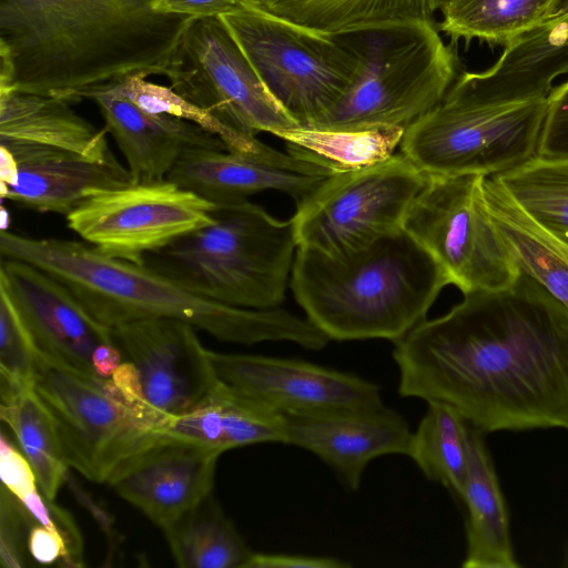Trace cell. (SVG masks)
Segmentation results:
<instances>
[{
    "label": "cell",
    "mask_w": 568,
    "mask_h": 568,
    "mask_svg": "<svg viewBox=\"0 0 568 568\" xmlns=\"http://www.w3.org/2000/svg\"><path fill=\"white\" fill-rule=\"evenodd\" d=\"M393 358L400 396L449 405L485 435L568 430V310L525 274L425 318Z\"/></svg>",
    "instance_id": "obj_1"
},
{
    "label": "cell",
    "mask_w": 568,
    "mask_h": 568,
    "mask_svg": "<svg viewBox=\"0 0 568 568\" xmlns=\"http://www.w3.org/2000/svg\"><path fill=\"white\" fill-rule=\"evenodd\" d=\"M151 1L1 0L9 91L71 103L132 77H165L195 18L154 12Z\"/></svg>",
    "instance_id": "obj_2"
},
{
    "label": "cell",
    "mask_w": 568,
    "mask_h": 568,
    "mask_svg": "<svg viewBox=\"0 0 568 568\" xmlns=\"http://www.w3.org/2000/svg\"><path fill=\"white\" fill-rule=\"evenodd\" d=\"M0 255L53 276L110 327L133 320L169 318L246 346L286 341L320 351L329 342L307 318L286 310L244 308L207 300L144 264L110 256L84 241L36 239L2 230Z\"/></svg>",
    "instance_id": "obj_3"
},
{
    "label": "cell",
    "mask_w": 568,
    "mask_h": 568,
    "mask_svg": "<svg viewBox=\"0 0 568 568\" xmlns=\"http://www.w3.org/2000/svg\"><path fill=\"white\" fill-rule=\"evenodd\" d=\"M450 278L405 229L338 254L297 246L291 288L329 341H399Z\"/></svg>",
    "instance_id": "obj_4"
},
{
    "label": "cell",
    "mask_w": 568,
    "mask_h": 568,
    "mask_svg": "<svg viewBox=\"0 0 568 568\" xmlns=\"http://www.w3.org/2000/svg\"><path fill=\"white\" fill-rule=\"evenodd\" d=\"M213 220L142 264L187 291L254 310L280 307L297 250L292 219L281 221L247 201L215 203Z\"/></svg>",
    "instance_id": "obj_5"
},
{
    "label": "cell",
    "mask_w": 568,
    "mask_h": 568,
    "mask_svg": "<svg viewBox=\"0 0 568 568\" xmlns=\"http://www.w3.org/2000/svg\"><path fill=\"white\" fill-rule=\"evenodd\" d=\"M357 33L363 61L353 83L307 126L406 130L442 101L457 77L456 55L433 20Z\"/></svg>",
    "instance_id": "obj_6"
},
{
    "label": "cell",
    "mask_w": 568,
    "mask_h": 568,
    "mask_svg": "<svg viewBox=\"0 0 568 568\" xmlns=\"http://www.w3.org/2000/svg\"><path fill=\"white\" fill-rule=\"evenodd\" d=\"M548 94L491 99L455 79L409 125L399 152L428 175H498L537 155Z\"/></svg>",
    "instance_id": "obj_7"
},
{
    "label": "cell",
    "mask_w": 568,
    "mask_h": 568,
    "mask_svg": "<svg viewBox=\"0 0 568 568\" xmlns=\"http://www.w3.org/2000/svg\"><path fill=\"white\" fill-rule=\"evenodd\" d=\"M217 19L273 98L301 126L310 125L343 97L363 61L357 32H317L246 0Z\"/></svg>",
    "instance_id": "obj_8"
},
{
    "label": "cell",
    "mask_w": 568,
    "mask_h": 568,
    "mask_svg": "<svg viewBox=\"0 0 568 568\" xmlns=\"http://www.w3.org/2000/svg\"><path fill=\"white\" fill-rule=\"evenodd\" d=\"M404 154L355 170L333 172L292 216L297 246L338 254L404 229L429 181Z\"/></svg>",
    "instance_id": "obj_9"
},
{
    "label": "cell",
    "mask_w": 568,
    "mask_h": 568,
    "mask_svg": "<svg viewBox=\"0 0 568 568\" xmlns=\"http://www.w3.org/2000/svg\"><path fill=\"white\" fill-rule=\"evenodd\" d=\"M34 390L51 413L69 467L94 483L146 444L154 425L118 390L111 378L91 376L37 355Z\"/></svg>",
    "instance_id": "obj_10"
},
{
    "label": "cell",
    "mask_w": 568,
    "mask_h": 568,
    "mask_svg": "<svg viewBox=\"0 0 568 568\" xmlns=\"http://www.w3.org/2000/svg\"><path fill=\"white\" fill-rule=\"evenodd\" d=\"M404 229L442 265L463 295L511 286L520 272L480 197L483 175H429Z\"/></svg>",
    "instance_id": "obj_11"
},
{
    "label": "cell",
    "mask_w": 568,
    "mask_h": 568,
    "mask_svg": "<svg viewBox=\"0 0 568 568\" xmlns=\"http://www.w3.org/2000/svg\"><path fill=\"white\" fill-rule=\"evenodd\" d=\"M165 77L179 94L244 135L278 136L298 125L217 18L193 20Z\"/></svg>",
    "instance_id": "obj_12"
},
{
    "label": "cell",
    "mask_w": 568,
    "mask_h": 568,
    "mask_svg": "<svg viewBox=\"0 0 568 568\" xmlns=\"http://www.w3.org/2000/svg\"><path fill=\"white\" fill-rule=\"evenodd\" d=\"M215 203L168 180L131 183L85 199L68 227L101 252L136 264L210 224Z\"/></svg>",
    "instance_id": "obj_13"
},
{
    "label": "cell",
    "mask_w": 568,
    "mask_h": 568,
    "mask_svg": "<svg viewBox=\"0 0 568 568\" xmlns=\"http://www.w3.org/2000/svg\"><path fill=\"white\" fill-rule=\"evenodd\" d=\"M115 345L135 373L140 399L136 408L154 429L168 417L201 405L217 378L207 348L192 325L169 318H142L114 325Z\"/></svg>",
    "instance_id": "obj_14"
},
{
    "label": "cell",
    "mask_w": 568,
    "mask_h": 568,
    "mask_svg": "<svg viewBox=\"0 0 568 568\" xmlns=\"http://www.w3.org/2000/svg\"><path fill=\"white\" fill-rule=\"evenodd\" d=\"M216 378L285 416L383 405L379 386L355 374L296 358L207 349Z\"/></svg>",
    "instance_id": "obj_15"
},
{
    "label": "cell",
    "mask_w": 568,
    "mask_h": 568,
    "mask_svg": "<svg viewBox=\"0 0 568 568\" xmlns=\"http://www.w3.org/2000/svg\"><path fill=\"white\" fill-rule=\"evenodd\" d=\"M222 454L191 439L156 433L106 483L163 529L212 493Z\"/></svg>",
    "instance_id": "obj_16"
},
{
    "label": "cell",
    "mask_w": 568,
    "mask_h": 568,
    "mask_svg": "<svg viewBox=\"0 0 568 568\" xmlns=\"http://www.w3.org/2000/svg\"><path fill=\"white\" fill-rule=\"evenodd\" d=\"M0 286L41 352L97 376L93 355L101 345L114 343L110 326L98 321L60 281L27 262L1 257Z\"/></svg>",
    "instance_id": "obj_17"
},
{
    "label": "cell",
    "mask_w": 568,
    "mask_h": 568,
    "mask_svg": "<svg viewBox=\"0 0 568 568\" xmlns=\"http://www.w3.org/2000/svg\"><path fill=\"white\" fill-rule=\"evenodd\" d=\"M1 199L41 213L68 215L89 196L129 185L116 158L95 160L62 149L0 140Z\"/></svg>",
    "instance_id": "obj_18"
},
{
    "label": "cell",
    "mask_w": 568,
    "mask_h": 568,
    "mask_svg": "<svg viewBox=\"0 0 568 568\" xmlns=\"http://www.w3.org/2000/svg\"><path fill=\"white\" fill-rule=\"evenodd\" d=\"M332 173L272 148L261 154L193 149L181 156L166 179L214 203L246 200L267 190L285 193L298 203Z\"/></svg>",
    "instance_id": "obj_19"
},
{
    "label": "cell",
    "mask_w": 568,
    "mask_h": 568,
    "mask_svg": "<svg viewBox=\"0 0 568 568\" xmlns=\"http://www.w3.org/2000/svg\"><path fill=\"white\" fill-rule=\"evenodd\" d=\"M285 416V415H284ZM286 442L328 465L352 490L366 466L384 455L408 456L413 433L405 417L385 406L285 416Z\"/></svg>",
    "instance_id": "obj_20"
},
{
    "label": "cell",
    "mask_w": 568,
    "mask_h": 568,
    "mask_svg": "<svg viewBox=\"0 0 568 568\" xmlns=\"http://www.w3.org/2000/svg\"><path fill=\"white\" fill-rule=\"evenodd\" d=\"M90 100L99 106L104 129L123 154L133 183L166 179L190 150H227L221 139L192 122L142 110L118 87L100 91Z\"/></svg>",
    "instance_id": "obj_21"
},
{
    "label": "cell",
    "mask_w": 568,
    "mask_h": 568,
    "mask_svg": "<svg viewBox=\"0 0 568 568\" xmlns=\"http://www.w3.org/2000/svg\"><path fill=\"white\" fill-rule=\"evenodd\" d=\"M568 75V12L550 17L503 48L483 71H465L458 80L474 93L491 99L549 94Z\"/></svg>",
    "instance_id": "obj_22"
},
{
    "label": "cell",
    "mask_w": 568,
    "mask_h": 568,
    "mask_svg": "<svg viewBox=\"0 0 568 568\" xmlns=\"http://www.w3.org/2000/svg\"><path fill=\"white\" fill-rule=\"evenodd\" d=\"M154 433L191 439L225 453L255 444H285L286 418L219 381L201 405L163 419Z\"/></svg>",
    "instance_id": "obj_23"
},
{
    "label": "cell",
    "mask_w": 568,
    "mask_h": 568,
    "mask_svg": "<svg viewBox=\"0 0 568 568\" xmlns=\"http://www.w3.org/2000/svg\"><path fill=\"white\" fill-rule=\"evenodd\" d=\"M484 433L470 426L468 466L460 500L466 507L464 568H519L509 518Z\"/></svg>",
    "instance_id": "obj_24"
},
{
    "label": "cell",
    "mask_w": 568,
    "mask_h": 568,
    "mask_svg": "<svg viewBox=\"0 0 568 568\" xmlns=\"http://www.w3.org/2000/svg\"><path fill=\"white\" fill-rule=\"evenodd\" d=\"M480 197L518 271L568 310V244L519 207L494 175L483 178Z\"/></svg>",
    "instance_id": "obj_25"
},
{
    "label": "cell",
    "mask_w": 568,
    "mask_h": 568,
    "mask_svg": "<svg viewBox=\"0 0 568 568\" xmlns=\"http://www.w3.org/2000/svg\"><path fill=\"white\" fill-rule=\"evenodd\" d=\"M106 130L80 116L70 102L17 91L0 92V140L74 152L95 160L113 156Z\"/></svg>",
    "instance_id": "obj_26"
},
{
    "label": "cell",
    "mask_w": 568,
    "mask_h": 568,
    "mask_svg": "<svg viewBox=\"0 0 568 568\" xmlns=\"http://www.w3.org/2000/svg\"><path fill=\"white\" fill-rule=\"evenodd\" d=\"M248 1V0H246ZM446 0H260L252 4L304 28L348 34L433 20Z\"/></svg>",
    "instance_id": "obj_27"
},
{
    "label": "cell",
    "mask_w": 568,
    "mask_h": 568,
    "mask_svg": "<svg viewBox=\"0 0 568 568\" xmlns=\"http://www.w3.org/2000/svg\"><path fill=\"white\" fill-rule=\"evenodd\" d=\"M162 530L181 568H248L255 552L212 493Z\"/></svg>",
    "instance_id": "obj_28"
},
{
    "label": "cell",
    "mask_w": 568,
    "mask_h": 568,
    "mask_svg": "<svg viewBox=\"0 0 568 568\" xmlns=\"http://www.w3.org/2000/svg\"><path fill=\"white\" fill-rule=\"evenodd\" d=\"M561 0H446L438 29L452 42L477 40L505 48L536 28L558 9Z\"/></svg>",
    "instance_id": "obj_29"
},
{
    "label": "cell",
    "mask_w": 568,
    "mask_h": 568,
    "mask_svg": "<svg viewBox=\"0 0 568 568\" xmlns=\"http://www.w3.org/2000/svg\"><path fill=\"white\" fill-rule=\"evenodd\" d=\"M406 130L378 126L361 130H323L297 125L282 132L287 152L332 172L365 168L395 154Z\"/></svg>",
    "instance_id": "obj_30"
},
{
    "label": "cell",
    "mask_w": 568,
    "mask_h": 568,
    "mask_svg": "<svg viewBox=\"0 0 568 568\" xmlns=\"http://www.w3.org/2000/svg\"><path fill=\"white\" fill-rule=\"evenodd\" d=\"M428 408L413 432L408 457L432 481L462 498L467 466L470 425L455 408L427 403Z\"/></svg>",
    "instance_id": "obj_31"
},
{
    "label": "cell",
    "mask_w": 568,
    "mask_h": 568,
    "mask_svg": "<svg viewBox=\"0 0 568 568\" xmlns=\"http://www.w3.org/2000/svg\"><path fill=\"white\" fill-rule=\"evenodd\" d=\"M0 418L32 465L40 491L54 500L65 483L69 465L51 413L31 388L11 402L1 403Z\"/></svg>",
    "instance_id": "obj_32"
},
{
    "label": "cell",
    "mask_w": 568,
    "mask_h": 568,
    "mask_svg": "<svg viewBox=\"0 0 568 568\" xmlns=\"http://www.w3.org/2000/svg\"><path fill=\"white\" fill-rule=\"evenodd\" d=\"M494 176L519 207L568 244V159L536 155Z\"/></svg>",
    "instance_id": "obj_33"
},
{
    "label": "cell",
    "mask_w": 568,
    "mask_h": 568,
    "mask_svg": "<svg viewBox=\"0 0 568 568\" xmlns=\"http://www.w3.org/2000/svg\"><path fill=\"white\" fill-rule=\"evenodd\" d=\"M143 77H132L118 85L119 91L142 110L192 122L221 139L229 151L261 154L270 146L256 138L244 135L227 126L212 113L185 99L171 87Z\"/></svg>",
    "instance_id": "obj_34"
},
{
    "label": "cell",
    "mask_w": 568,
    "mask_h": 568,
    "mask_svg": "<svg viewBox=\"0 0 568 568\" xmlns=\"http://www.w3.org/2000/svg\"><path fill=\"white\" fill-rule=\"evenodd\" d=\"M38 346L7 291L0 286V399L34 388Z\"/></svg>",
    "instance_id": "obj_35"
},
{
    "label": "cell",
    "mask_w": 568,
    "mask_h": 568,
    "mask_svg": "<svg viewBox=\"0 0 568 568\" xmlns=\"http://www.w3.org/2000/svg\"><path fill=\"white\" fill-rule=\"evenodd\" d=\"M34 519L8 489L0 490V564L3 568L28 565L29 532Z\"/></svg>",
    "instance_id": "obj_36"
},
{
    "label": "cell",
    "mask_w": 568,
    "mask_h": 568,
    "mask_svg": "<svg viewBox=\"0 0 568 568\" xmlns=\"http://www.w3.org/2000/svg\"><path fill=\"white\" fill-rule=\"evenodd\" d=\"M32 518L58 532L67 546V558L63 567H83V539L70 513L47 499L40 489L34 490L20 500Z\"/></svg>",
    "instance_id": "obj_37"
},
{
    "label": "cell",
    "mask_w": 568,
    "mask_h": 568,
    "mask_svg": "<svg viewBox=\"0 0 568 568\" xmlns=\"http://www.w3.org/2000/svg\"><path fill=\"white\" fill-rule=\"evenodd\" d=\"M537 155L568 159V78L552 87Z\"/></svg>",
    "instance_id": "obj_38"
},
{
    "label": "cell",
    "mask_w": 568,
    "mask_h": 568,
    "mask_svg": "<svg viewBox=\"0 0 568 568\" xmlns=\"http://www.w3.org/2000/svg\"><path fill=\"white\" fill-rule=\"evenodd\" d=\"M0 478L1 486L19 500L39 489L32 465L3 432L0 436Z\"/></svg>",
    "instance_id": "obj_39"
},
{
    "label": "cell",
    "mask_w": 568,
    "mask_h": 568,
    "mask_svg": "<svg viewBox=\"0 0 568 568\" xmlns=\"http://www.w3.org/2000/svg\"><path fill=\"white\" fill-rule=\"evenodd\" d=\"M243 0H152L151 8L162 14L195 19L217 18L237 8Z\"/></svg>",
    "instance_id": "obj_40"
},
{
    "label": "cell",
    "mask_w": 568,
    "mask_h": 568,
    "mask_svg": "<svg viewBox=\"0 0 568 568\" xmlns=\"http://www.w3.org/2000/svg\"><path fill=\"white\" fill-rule=\"evenodd\" d=\"M30 557L41 565H64L67 546L63 538L40 523L31 526L28 539Z\"/></svg>",
    "instance_id": "obj_41"
},
{
    "label": "cell",
    "mask_w": 568,
    "mask_h": 568,
    "mask_svg": "<svg viewBox=\"0 0 568 568\" xmlns=\"http://www.w3.org/2000/svg\"><path fill=\"white\" fill-rule=\"evenodd\" d=\"M348 562L332 557L254 552L248 568H345Z\"/></svg>",
    "instance_id": "obj_42"
},
{
    "label": "cell",
    "mask_w": 568,
    "mask_h": 568,
    "mask_svg": "<svg viewBox=\"0 0 568 568\" xmlns=\"http://www.w3.org/2000/svg\"><path fill=\"white\" fill-rule=\"evenodd\" d=\"M122 362V353L115 343L101 345L93 355L94 372L101 378H111Z\"/></svg>",
    "instance_id": "obj_43"
},
{
    "label": "cell",
    "mask_w": 568,
    "mask_h": 568,
    "mask_svg": "<svg viewBox=\"0 0 568 568\" xmlns=\"http://www.w3.org/2000/svg\"><path fill=\"white\" fill-rule=\"evenodd\" d=\"M567 12H568V0H561L558 9L555 11V13L551 17L561 16V14H565Z\"/></svg>",
    "instance_id": "obj_44"
},
{
    "label": "cell",
    "mask_w": 568,
    "mask_h": 568,
    "mask_svg": "<svg viewBox=\"0 0 568 568\" xmlns=\"http://www.w3.org/2000/svg\"><path fill=\"white\" fill-rule=\"evenodd\" d=\"M248 1H254V2H256V1H260V0H248Z\"/></svg>",
    "instance_id": "obj_45"
}]
</instances>
